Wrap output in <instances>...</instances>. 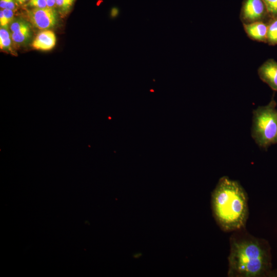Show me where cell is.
<instances>
[{
  "label": "cell",
  "mask_w": 277,
  "mask_h": 277,
  "mask_svg": "<svg viewBox=\"0 0 277 277\" xmlns=\"http://www.w3.org/2000/svg\"><path fill=\"white\" fill-rule=\"evenodd\" d=\"M142 255V253H141V252H135L133 254V257L134 258V259H138L140 258H141Z\"/></svg>",
  "instance_id": "cell-20"
},
{
  "label": "cell",
  "mask_w": 277,
  "mask_h": 277,
  "mask_svg": "<svg viewBox=\"0 0 277 277\" xmlns=\"http://www.w3.org/2000/svg\"><path fill=\"white\" fill-rule=\"evenodd\" d=\"M1 8L14 10L15 6L13 0H0Z\"/></svg>",
  "instance_id": "cell-17"
},
{
  "label": "cell",
  "mask_w": 277,
  "mask_h": 277,
  "mask_svg": "<svg viewBox=\"0 0 277 277\" xmlns=\"http://www.w3.org/2000/svg\"><path fill=\"white\" fill-rule=\"evenodd\" d=\"M75 0H56V7L63 13H67L73 6Z\"/></svg>",
  "instance_id": "cell-13"
},
{
  "label": "cell",
  "mask_w": 277,
  "mask_h": 277,
  "mask_svg": "<svg viewBox=\"0 0 277 277\" xmlns=\"http://www.w3.org/2000/svg\"><path fill=\"white\" fill-rule=\"evenodd\" d=\"M27 5L33 8L48 7L46 0H29Z\"/></svg>",
  "instance_id": "cell-16"
},
{
  "label": "cell",
  "mask_w": 277,
  "mask_h": 277,
  "mask_svg": "<svg viewBox=\"0 0 277 277\" xmlns=\"http://www.w3.org/2000/svg\"><path fill=\"white\" fill-rule=\"evenodd\" d=\"M270 17L263 0H243L240 14L243 24L256 22L268 23Z\"/></svg>",
  "instance_id": "cell-4"
},
{
  "label": "cell",
  "mask_w": 277,
  "mask_h": 277,
  "mask_svg": "<svg viewBox=\"0 0 277 277\" xmlns=\"http://www.w3.org/2000/svg\"><path fill=\"white\" fill-rule=\"evenodd\" d=\"M47 7L54 8L56 7V0H46Z\"/></svg>",
  "instance_id": "cell-19"
},
{
  "label": "cell",
  "mask_w": 277,
  "mask_h": 277,
  "mask_svg": "<svg viewBox=\"0 0 277 277\" xmlns=\"http://www.w3.org/2000/svg\"><path fill=\"white\" fill-rule=\"evenodd\" d=\"M27 16L36 28L46 30L54 26L57 20V12L54 8H33L27 11Z\"/></svg>",
  "instance_id": "cell-5"
},
{
  "label": "cell",
  "mask_w": 277,
  "mask_h": 277,
  "mask_svg": "<svg viewBox=\"0 0 277 277\" xmlns=\"http://www.w3.org/2000/svg\"><path fill=\"white\" fill-rule=\"evenodd\" d=\"M56 43L54 33L49 30H45L39 33L32 44L33 48L43 51L52 49Z\"/></svg>",
  "instance_id": "cell-8"
},
{
  "label": "cell",
  "mask_w": 277,
  "mask_h": 277,
  "mask_svg": "<svg viewBox=\"0 0 277 277\" xmlns=\"http://www.w3.org/2000/svg\"><path fill=\"white\" fill-rule=\"evenodd\" d=\"M119 14V9L117 7H113L110 12V16L112 18H115L118 16Z\"/></svg>",
  "instance_id": "cell-18"
},
{
  "label": "cell",
  "mask_w": 277,
  "mask_h": 277,
  "mask_svg": "<svg viewBox=\"0 0 277 277\" xmlns=\"http://www.w3.org/2000/svg\"><path fill=\"white\" fill-rule=\"evenodd\" d=\"M29 26H27L17 32H12L11 38L16 43H24L30 35Z\"/></svg>",
  "instance_id": "cell-10"
},
{
  "label": "cell",
  "mask_w": 277,
  "mask_h": 277,
  "mask_svg": "<svg viewBox=\"0 0 277 277\" xmlns=\"http://www.w3.org/2000/svg\"><path fill=\"white\" fill-rule=\"evenodd\" d=\"M15 1L19 4H23L28 1L29 2V0H15Z\"/></svg>",
  "instance_id": "cell-21"
},
{
  "label": "cell",
  "mask_w": 277,
  "mask_h": 277,
  "mask_svg": "<svg viewBox=\"0 0 277 277\" xmlns=\"http://www.w3.org/2000/svg\"><path fill=\"white\" fill-rule=\"evenodd\" d=\"M13 18V10L4 9L0 11V24L2 27H6L8 24L12 21Z\"/></svg>",
  "instance_id": "cell-12"
},
{
  "label": "cell",
  "mask_w": 277,
  "mask_h": 277,
  "mask_svg": "<svg viewBox=\"0 0 277 277\" xmlns=\"http://www.w3.org/2000/svg\"><path fill=\"white\" fill-rule=\"evenodd\" d=\"M258 73L263 82L277 91V62L274 60L266 61L259 68Z\"/></svg>",
  "instance_id": "cell-6"
},
{
  "label": "cell",
  "mask_w": 277,
  "mask_h": 277,
  "mask_svg": "<svg viewBox=\"0 0 277 277\" xmlns=\"http://www.w3.org/2000/svg\"><path fill=\"white\" fill-rule=\"evenodd\" d=\"M228 260L229 276H264L271 267L270 246L266 240L240 229L230 237Z\"/></svg>",
  "instance_id": "cell-1"
},
{
  "label": "cell",
  "mask_w": 277,
  "mask_h": 277,
  "mask_svg": "<svg viewBox=\"0 0 277 277\" xmlns=\"http://www.w3.org/2000/svg\"><path fill=\"white\" fill-rule=\"evenodd\" d=\"M243 25L246 33L250 39L267 43V23L260 21Z\"/></svg>",
  "instance_id": "cell-7"
},
{
  "label": "cell",
  "mask_w": 277,
  "mask_h": 277,
  "mask_svg": "<svg viewBox=\"0 0 277 277\" xmlns=\"http://www.w3.org/2000/svg\"><path fill=\"white\" fill-rule=\"evenodd\" d=\"M27 26H28V25L25 22L18 20L12 23L10 26V30L12 32H15Z\"/></svg>",
  "instance_id": "cell-15"
},
{
  "label": "cell",
  "mask_w": 277,
  "mask_h": 277,
  "mask_svg": "<svg viewBox=\"0 0 277 277\" xmlns=\"http://www.w3.org/2000/svg\"><path fill=\"white\" fill-rule=\"evenodd\" d=\"M213 216L222 230L244 229L248 217L247 194L236 181L226 176L220 179L211 194Z\"/></svg>",
  "instance_id": "cell-2"
},
{
  "label": "cell",
  "mask_w": 277,
  "mask_h": 277,
  "mask_svg": "<svg viewBox=\"0 0 277 277\" xmlns=\"http://www.w3.org/2000/svg\"><path fill=\"white\" fill-rule=\"evenodd\" d=\"M267 44L277 45V17H271L267 23Z\"/></svg>",
  "instance_id": "cell-9"
},
{
  "label": "cell",
  "mask_w": 277,
  "mask_h": 277,
  "mask_svg": "<svg viewBox=\"0 0 277 277\" xmlns=\"http://www.w3.org/2000/svg\"><path fill=\"white\" fill-rule=\"evenodd\" d=\"M11 44L10 34L6 27H1L0 29V47L2 49H8Z\"/></svg>",
  "instance_id": "cell-11"
},
{
  "label": "cell",
  "mask_w": 277,
  "mask_h": 277,
  "mask_svg": "<svg viewBox=\"0 0 277 277\" xmlns=\"http://www.w3.org/2000/svg\"><path fill=\"white\" fill-rule=\"evenodd\" d=\"M270 17H277V0H263Z\"/></svg>",
  "instance_id": "cell-14"
},
{
  "label": "cell",
  "mask_w": 277,
  "mask_h": 277,
  "mask_svg": "<svg viewBox=\"0 0 277 277\" xmlns=\"http://www.w3.org/2000/svg\"><path fill=\"white\" fill-rule=\"evenodd\" d=\"M277 144V136H276L275 138L274 139V141L273 142V144Z\"/></svg>",
  "instance_id": "cell-22"
},
{
  "label": "cell",
  "mask_w": 277,
  "mask_h": 277,
  "mask_svg": "<svg viewBox=\"0 0 277 277\" xmlns=\"http://www.w3.org/2000/svg\"><path fill=\"white\" fill-rule=\"evenodd\" d=\"M274 97L265 106L253 111L251 136L256 144L266 149L277 136V109Z\"/></svg>",
  "instance_id": "cell-3"
}]
</instances>
